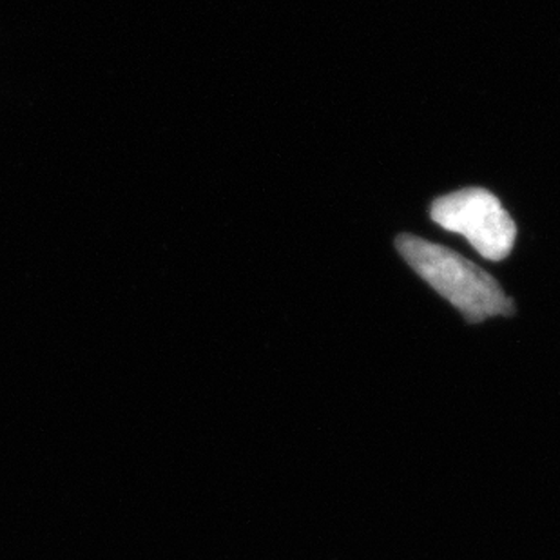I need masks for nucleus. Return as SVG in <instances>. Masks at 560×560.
I'll return each instance as SVG.
<instances>
[{
  "mask_svg": "<svg viewBox=\"0 0 560 560\" xmlns=\"http://www.w3.org/2000/svg\"><path fill=\"white\" fill-rule=\"evenodd\" d=\"M396 245L419 278L454 305L466 323L477 325L490 317L515 314L512 298L506 296L498 280L470 259L412 234L397 236Z\"/></svg>",
  "mask_w": 560,
  "mask_h": 560,
  "instance_id": "1",
  "label": "nucleus"
},
{
  "mask_svg": "<svg viewBox=\"0 0 560 560\" xmlns=\"http://www.w3.org/2000/svg\"><path fill=\"white\" fill-rule=\"evenodd\" d=\"M430 218L439 228L463 234L490 261L506 258L517 238V228L498 196L481 187L441 196L430 207Z\"/></svg>",
  "mask_w": 560,
  "mask_h": 560,
  "instance_id": "2",
  "label": "nucleus"
}]
</instances>
